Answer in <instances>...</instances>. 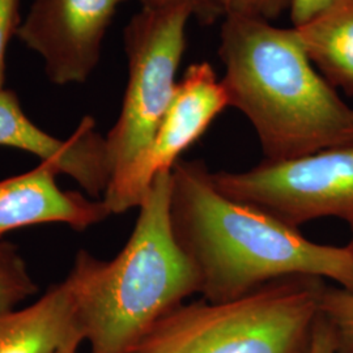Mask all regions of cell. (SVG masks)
<instances>
[{
  "mask_svg": "<svg viewBox=\"0 0 353 353\" xmlns=\"http://www.w3.org/2000/svg\"><path fill=\"white\" fill-rule=\"evenodd\" d=\"M202 160L172 169L170 221L176 243L194 265L199 293L224 303L296 275L327 279L353 292V252L306 239L265 211L214 186Z\"/></svg>",
  "mask_w": 353,
  "mask_h": 353,
  "instance_id": "6da1fadb",
  "label": "cell"
},
{
  "mask_svg": "<svg viewBox=\"0 0 353 353\" xmlns=\"http://www.w3.org/2000/svg\"><path fill=\"white\" fill-rule=\"evenodd\" d=\"M219 55L229 106L254 127L265 160L353 144V109L316 72L294 28L230 11Z\"/></svg>",
  "mask_w": 353,
  "mask_h": 353,
  "instance_id": "7a4b0ae2",
  "label": "cell"
},
{
  "mask_svg": "<svg viewBox=\"0 0 353 353\" xmlns=\"http://www.w3.org/2000/svg\"><path fill=\"white\" fill-rule=\"evenodd\" d=\"M172 170L156 176L118 255L80 250L64 279L89 353H134L165 316L199 293V279L170 221Z\"/></svg>",
  "mask_w": 353,
  "mask_h": 353,
  "instance_id": "3957f363",
  "label": "cell"
},
{
  "mask_svg": "<svg viewBox=\"0 0 353 353\" xmlns=\"http://www.w3.org/2000/svg\"><path fill=\"white\" fill-rule=\"evenodd\" d=\"M325 279H278L224 303H182L134 353H312Z\"/></svg>",
  "mask_w": 353,
  "mask_h": 353,
  "instance_id": "277c9868",
  "label": "cell"
},
{
  "mask_svg": "<svg viewBox=\"0 0 353 353\" xmlns=\"http://www.w3.org/2000/svg\"><path fill=\"white\" fill-rule=\"evenodd\" d=\"M190 17L192 11L188 6L143 7L125 29L128 81L122 110L106 137L110 185L148 148L174 99Z\"/></svg>",
  "mask_w": 353,
  "mask_h": 353,
  "instance_id": "5b68a950",
  "label": "cell"
},
{
  "mask_svg": "<svg viewBox=\"0 0 353 353\" xmlns=\"http://www.w3.org/2000/svg\"><path fill=\"white\" fill-rule=\"evenodd\" d=\"M211 176L223 194L290 227L323 217L353 221V144Z\"/></svg>",
  "mask_w": 353,
  "mask_h": 353,
  "instance_id": "8992f818",
  "label": "cell"
},
{
  "mask_svg": "<svg viewBox=\"0 0 353 353\" xmlns=\"http://www.w3.org/2000/svg\"><path fill=\"white\" fill-rule=\"evenodd\" d=\"M227 106V93L214 67L205 62L191 64L148 148L103 194L110 214L138 208L156 176L170 172Z\"/></svg>",
  "mask_w": 353,
  "mask_h": 353,
  "instance_id": "52a82bcc",
  "label": "cell"
},
{
  "mask_svg": "<svg viewBox=\"0 0 353 353\" xmlns=\"http://www.w3.org/2000/svg\"><path fill=\"white\" fill-rule=\"evenodd\" d=\"M123 1L34 0L16 36L43 59L51 83H84L99 63L102 39Z\"/></svg>",
  "mask_w": 353,
  "mask_h": 353,
  "instance_id": "ba28073f",
  "label": "cell"
},
{
  "mask_svg": "<svg viewBox=\"0 0 353 353\" xmlns=\"http://www.w3.org/2000/svg\"><path fill=\"white\" fill-rule=\"evenodd\" d=\"M0 147L28 152L58 174L75 179L89 196L99 198L112 181V165L106 138L85 117L68 139H58L34 125L23 112L16 94L0 89Z\"/></svg>",
  "mask_w": 353,
  "mask_h": 353,
  "instance_id": "9c48e42d",
  "label": "cell"
},
{
  "mask_svg": "<svg viewBox=\"0 0 353 353\" xmlns=\"http://www.w3.org/2000/svg\"><path fill=\"white\" fill-rule=\"evenodd\" d=\"M57 176L51 165L39 163L26 173L0 181V239L19 228L54 223L80 232L112 214L102 199L61 189Z\"/></svg>",
  "mask_w": 353,
  "mask_h": 353,
  "instance_id": "30bf717a",
  "label": "cell"
},
{
  "mask_svg": "<svg viewBox=\"0 0 353 353\" xmlns=\"http://www.w3.org/2000/svg\"><path fill=\"white\" fill-rule=\"evenodd\" d=\"M72 341H85L64 280L36 303L0 314V353H55Z\"/></svg>",
  "mask_w": 353,
  "mask_h": 353,
  "instance_id": "8fae6325",
  "label": "cell"
},
{
  "mask_svg": "<svg viewBox=\"0 0 353 353\" xmlns=\"http://www.w3.org/2000/svg\"><path fill=\"white\" fill-rule=\"evenodd\" d=\"M294 30L328 84L353 96V3Z\"/></svg>",
  "mask_w": 353,
  "mask_h": 353,
  "instance_id": "7c38bea8",
  "label": "cell"
},
{
  "mask_svg": "<svg viewBox=\"0 0 353 353\" xmlns=\"http://www.w3.org/2000/svg\"><path fill=\"white\" fill-rule=\"evenodd\" d=\"M36 292L37 284L17 248L0 239V314L13 310Z\"/></svg>",
  "mask_w": 353,
  "mask_h": 353,
  "instance_id": "4fadbf2b",
  "label": "cell"
},
{
  "mask_svg": "<svg viewBox=\"0 0 353 353\" xmlns=\"http://www.w3.org/2000/svg\"><path fill=\"white\" fill-rule=\"evenodd\" d=\"M321 313L334 332L335 353H353V292L327 285Z\"/></svg>",
  "mask_w": 353,
  "mask_h": 353,
  "instance_id": "5bb4252c",
  "label": "cell"
},
{
  "mask_svg": "<svg viewBox=\"0 0 353 353\" xmlns=\"http://www.w3.org/2000/svg\"><path fill=\"white\" fill-rule=\"evenodd\" d=\"M351 3L353 0H290L288 10L293 28H300Z\"/></svg>",
  "mask_w": 353,
  "mask_h": 353,
  "instance_id": "9a60e30c",
  "label": "cell"
},
{
  "mask_svg": "<svg viewBox=\"0 0 353 353\" xmlns=\"http://www.w3.org/2000/svg\"><path fill=\"white\" fill-rule=\"evenodd\" d=\"M143 7L148 8H168L176 6H188L202 24L210 26L216 20L223 19L225 13L223 11L219 0H140Z\"/></svg>",
  "mask_w": 353,
  "mask_h": 353,
  "instance_id": "2e32d148",
  "label": "cell"
},
{
  "mask_svg": "<svg viewBox=\"0 0 353 353\" xmlns=\"http://www.w3.org/2000/svg\"><path fill=\"white\" fill-rule=\"evenodd\" d=\"M19 0H0V89L4 83L6 51L13 32L16 33Z\"/></svg>",
  "mask_w": 353,
  "mask_h": 353,
  "instance_id": "e0dca14e",
  "label": "cell"
},
{
  "mask_svg": "<svg viewBox=\"0 0 353 353\" xmlns=\"http://www.w3.org/2000/svg\"><path fill=\"white\" fill-rule=\"evenodd\" d=\"M288 4L290 0H236L230 11L270 21L285 11Z\"/></svg>",
  "mask_w": 353,
  "mask_h": 353,
  "instance_id": "ac0fdd59",
  "label": "cell"
},
{
  "mask_svg": "<svg viewBox=\"0 0 353 353\" xmlns=\"http://www.w3.org/2000/svg\"><path fill=\"white\" fill-rule=\"evenodd\" d=\"M312 353H335L334 332L322 313L316 323Z\"/></svg>",
  "mask_w": 353,
  "mask_h": 353,
  "instance_id": "d6986e66",
  "label": "cell"
},
{
  "mask_svg": "<svg viewBox=\"0 0 353 353\" xmlns=\"http://www.w3.org/2000/svg\"><path fill=\"white\" fill-rule=\"evenodd\" d=\"M81 343L83 341H72V343H70L68 345H65L62 350H59L58 352L55 353H79V347H80Z\"/></svg>",
  "mask_w": 353,
  "mask_h": 353,
  "instance_id": "ffe728a7",
  "label": "cell"
},
{
  "mask_svg": "<svg viewBox=\"0 0 353 353\" xmlns=\"http://www.w3.org/2000/svg\"><path fill=\"white\" fill-rule=\"evenodd\" d=\"M219 3H220V6H221L224 13L227 14V13L232 10V7H233V4L236 3V0H219Z\"/></svg>",
  "mask_w": 353,
  "mask_h": 353,
  "instance_id": "44dd1931",
  "label": "cell"
},
{
  "mask_svg": "<svg viewBox=\"0 0 353 353\" xmlns=\"http://www.w3.org/2000/svg\"><path fill=\"white\" fill-rule=\"evenodd\" d=\"M348 225H350V229H351V240H350L347 246H348V248L351 249V252H353V221L352 223H350Z\"/></svg>",
  "mask_w": 353,
  "mask_h": 353,
  "instance_id": "7402d4cb",
  "label": "cell"
}]
</instances>
